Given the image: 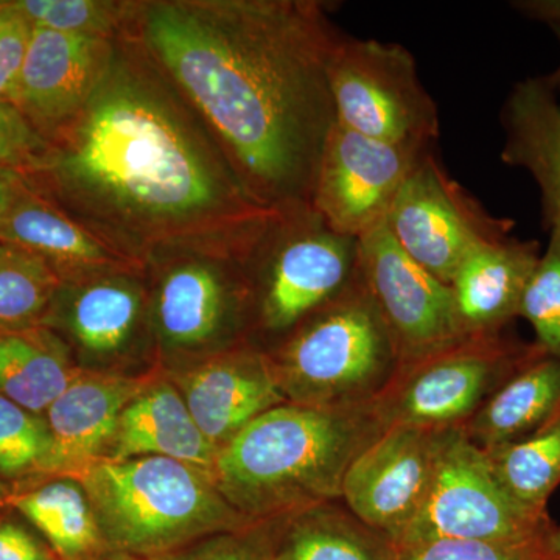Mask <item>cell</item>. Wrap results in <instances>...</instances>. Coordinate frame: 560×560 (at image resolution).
<instances>
[{
  "label": "cell",
  "instance_id": "52a82bcc",
  "mask_svg": "<svg viewBox=\"0 0 560 560\" xmlns=\"http://www.w3.org/2000/svg\"><path fill=\"white\" fill-rule=\"evenodd\" d=\"M338 124L382 142L433 147L436 102L419 79L415 57L396 43L342 33L329 65Z\"/></svg>",
  "mask_w": 560,
  "mask_h": 560
},
{
  "label": "cell",
  "instance_id": "f546056e",
  "mask_svg": "<svg viewBox=\"0 0 560 560\" xmlns=\"http://www.w3.org/2000/svg\"><path fill=\"white\" fill-rule=\"evenodd\" d=\"M49 453L44 416L0 396V477L18 482L44 478Z\"/></svg>",
  "mask_w": 560,
  "mask_h": 560
},
{
  "label": "cell",
  "instance_id": "8fae6325",
  "mask_svg": "<svg viewBox=\"0 0 560 560\" xmlns=\"http://www.w3.org/2000/svg\"><path fill=\"white\" fill-rule=\"evenodd\" d=\"M359 242L361 279L388 326L400 366L466 340L451 285L412 260L386 223Z\"/></svg>",
  "mask_w": 560,
  "mask_h": 560
},
{
  "label": "cell",
  "instance_id": "7c38bea8",
  "mask_svg": "<svg viewBox=\"0 0 560 560\" xmlns=\"http://www.w3.org/2000/svg\"><path fill=\"white\" fill-rule=\"evenodd\" d=\"M430 150L371 139L337 121L320 158L312 209L338 234L361 238L386 223L401 186Z\"/></svg>",
  "mask_w": 560,
  "mask_h": 560
},
{
  "label": "cell",
  "instance_id": "60d3db41",
  "mask_svg": "<svg viewBox=\"0 0 560 560\" xmlns=\"http://www.w3.org/2000/svg\"><path fill=\"white\" fill-rule=\"evenodd\" d=\"M547 545L552 555L560 559V529L556 530V533L548 534Z\"/></svg>",
  "mask_w": 560,
  "mask_h": 560
},
{
  "label": "cell",
  "instance_id": "3957f363",
  "mask_svg": "<svg viewBox=\"0 0 560 560\" xmlns=\"http://www.w3.org/2000/svg\"><path fill=\"white\" fill-rule=\"evenodd\" d=\"M385 429L374 404L313 408L287 401L221 448L213 482L249 522L302 514L341 499L350 464Z\"/></svg>",
  "mask_w": 560,
  "mask_h": 560
},
{
  "label": "cell",
  "instance_id": "7a4b0ae2",
  "mask_svg": "<svg viewBox=\"0 0 560 560\" xmlns=\"http://www.w3.org/2000/svg\"><path fill=\"white\" fill-rule=\"evenodd\" d=\"M132 36L220 140L254 198L312 208L337 124L329 84L342 33L311 0L132 2Z\"/></svg>",
  "mask_w": 560,
  "mask_h": 560
},
{
  "label": "cell",
  "instance_id": "ac0fdd59",
  "mask_svg": "<svg viewBox=\"0 0 560 560\" xmlns=\"http://www.w3.org/2000/svg\"><path fill=\"white\" fill-rule=\"evenodd\" d=\"M540 243L508 235L471 250L451 282L464 338L499 334L515 316L540 259Z\"/></svg>",
  "mask_w": 560,
  "mask_h": 560
},
{
  "label": "cell",
  "instance_id": "5b68a950",
  "mask_svg": "<svg viewBox=\"0 0 560 560\" xmlns=\"http://www.w3.org/2000/svg\"><path fill=\"white\" fill-rule=\"evenodd\" d=\"M271 361L287 401L313 408L374 404L400 370L388 326L361 275L302 320Z\"/></svg>",
  "mask_w": 560,
  "mask_h": 560
},
{
  "label": "cell",
  "instance_id": "277c9868",
  "mask_svg": "<svg viewBox=\"0 0 560 560\" xmlns=\"http://www.w3.org/2000/svg\"><path fill=\"white\" fill-rule=\"evenodd\" d=\"M79 481L109 550L150 559L249 523L208 474L176 459H103Z\"/></svg>",
  "mask_w": 560,
  "mask_h": 560
},
{
  "label": "cell",
  "instance_id": "f1b7e54d",
  "mask_svg": "<svg viewBox=\"0 0 560 560\" xmlns=\"http://www.w3.org/2000/svg\"><path fill=\"white\" fill-rule=\"evenodd\" d=\"M132 2L10 0V10L32 27L116 39L127 31Z\"/></svg>",
  "mask_w": 560,
  "mask_h": 560
},
{
  "label": "cell",
  "instance_id": "e0dca14e",
  "mask_svg": "<svg viewBox=\"0 0 560 560\" xmlns=\"http://www.w3.org/2000/svg\"><path fill=\"white\" fill-rule=\"evenodd\" d=\"M162 276L154 300V323L171 349H195L219 337L238 304L223 261L232 254H184Z\"/></svg>",
  "mask_w": 560,
  "mask_h": 560
},
{
  "label": "cell",
  "instance_id": "f35d334b",
  "mask_svg": "<svg viewBox=\"0 0 560 560\" xmlns=\"http://www.w3.org/2000/svg\"><path fill=\"white\" fill-rule=\"evenodd\" d=\"M95 560H150L149 558H142V556L131 555V552L109 550L101 558Z\"/></svg>",
  "mask_w": 560,
  "mask_h": 560
},
{
  "label": "cell",
  "instance_id": "ba28073f",
  "mask_svg": "<svg viewBox=\"0 0 560 560\" xmlns=\"http://www.w3.org/2000/svg\"><path fill=\"white\" fill-rule=\"evenodd\" d=\"M547 515L512 499L463 425L447 429L422 508L397 548L431 540H545Z\"/></svg>",
  "mask_w": 560,
  "mask_h": 560
},
{
  "label": "cell",
  "instance_id": "d6986e66",
  "mask_svg": "<svg viewBox=\"0 0 560 560\" xmlns=\"http://www.w3.org/2000/svg\"><path fill=\"white\" fill-rule=\"evenodd\" d=\"M501 124L506 132L501 161L536 179L545 228L560 241V102L547 77L514 84Z\"/></svg>",
  "mask_w": 560,
  "mask_h": 560
},
{
  "label": "cell",
  "instance_id": "d590c367",
  "mask_svg": "<svg viewBox=\"0 0 560 560\" xmlns=\"http://www.w3.org/2000/svg\"><path fill=\"white\" fill-rule=\"evenodd\" d=\"M0 560H60L21 523L0 518Z\"/></svg>",
  "mask_w": 560,
  "mask_h": 560
},
{
  "label": "cell",
  "instance_id": "1f68e13d",
  "mask_svg": "<svg viewBox=\"0 0 560 560\" xmlns=\"http://www.w3.org/2000/svg\"><path fill=\"white\" fill-rule=\"evenodd\" d=\"M397 560H560L547 539L525 544L442 539L397 548Z\"/></svg>",
  "mask_w": 560,
  "mask_h": 560
},
{
  "label": "cell",
  "instance_id": "cb8c5ba5",
  "mask_svg": "<svg viewBox=\"0 0 560 560\" xmlns=\"http://www.w3.org/2000/svg\"><path fill=\"white\" fill-rule=\"evenodd\" d=\"M9 506L43 534L60 560H95L109 551L90 497L75 478L47 477L11 490Z\"/></svg>",
  "mask_w": 560,
  "mask_h": 560
},
{
  "label": "cell",
  "instance_id": "2e32d148",
  "mask_svg": "<svg viewBox=\"0 0 560 560\" xmlns=\"http://www.w3.org/2000/svg\"><path fill=\"white\" fill-rule=\"evenodd\" d=\"M187 407L219 451L260 415L287 404L271 359L238 350L206 361L180 377Z\"/></svg>",
  "mask_w": 560,
  "mask_h": 560
},
{
  "label": "cell",
  "instance_id": "8992f818",
  "mask_svg": "<svg viewBox=\"0 0 560 560\" xmlns=\"http://www.w3.org/2000/svg\"><path fill=\"white\" fill-rule=\"evenodd\" d=\"M250 256L264 271L261 326L278 334L296 329L360 278L359 238L338 234L312 208L278 213Z\"/></svg>",
  "mask_w": 560,
  "mask_h": 560
},
{
  "label": "cell",
  "instance_id": "ab89813d",
  "mask_svg": "<svg viewBox=\"0 0 560 560\" xmlns=\"http://www.w3.org/2000/svg\"><path fill=\"white\" fill-rule=\"evenodd\" d=\"M551 31L555 32L556 38H558L560 46V27L551 28ZM547 80L550 81L551 86L555 88L556 91L560 90V65L558 66V69L555 70V72L550 73V75H547Z\"/></svg>",
  "mask_w": 560,
  "mask_h": 560
},
{
  "label": "cell",
  "instance_id": "9a60e30c",
  "mask_svg": "<svg viewBox=\"0 0 560 560\" xmlns=\"http://www.w3.org/2000/svg\"><path fill=\"white\" fill-rule=\"evenodd\" d=\"M145 386L138 378L80 370L44 415L50 433L44 478L80 480L105 459L121 412Z\"/></svg>",
  "mask_w": 560,
  "mask_h": 560
},
{
  "label": "cell",
  "instance_id": "ee69618b",
  "mask_svg": "<svg viewBox=\"0 0 560 560\" xmlns=\"http://www.w3.org/2000/svg\"><path fill=\"white\" fill-rule=\"evenodd\" d=\"M7 3H9V0H0V14H2L3 11H5Z\"/></svg>",
  "mask_w": 560,
  "mask_h": 560
},
{
  "label": "cell",
  "instance_id": "4dcf8cb0",
  "mask_svg": "<svg viewBox=\"0 0 560 560\" xmlns=\"http://www.w3.org/2000/svg\"><path fill=\"white\" fill-rule=\"evenodd\" d=\"M537 337V348L560 359V241L550 237L526 283L518 307Z\"/></svg>",
  "mask_w": 560,
  "mask_h": 560
},
{
  "label": "cell",
  "instance_id": "836d02e7",
  "mask_svg": "<svg viewBox=\"0 0 560 560\" xmlns=\"http://www.w3.org/2000/svg\"><path fill=\"white\" fill-rule=\"evenodd\" d=\"M32 28L24 18L10 10L9 0L5 11L0 14V101L16 105Z\"/></svg>",
  "mask_w": 560,
  "mask_h": 560
},
{
  "label": "cell",
  "instance_id": "30bf717a",
  "mask_svg": "<svg viewBox=\"0 0 560 560\" xmlns=\"http://www.w3.org/2000/svg\"><path fill=\"white\" fill-rule=\"evenodd\" d=\"M386 226L412 260L451 285L471 250L511 235L515 221L490 215L430 150L397 194Z\"/></svg>",
  "mask_w": 560,
  "mask_h": 560
},
{
  "label": "cell",
  "instance_id": "83f0119b",
  "mask_svg": "<svg viewBox=\"0 0 560 560\" xmlns=\"http://www.w3.org/2000/svg\"><path fill=\"white\" fill-rule=\"evenodd\" d=\"M62 279L31 250L0 242V329L43 326Z\"/></svg>",
  "mask_w": 560,
  "mask_h": 560
},
{
  "label": "cell",
  "instance_id": "7402d4cb",
  "mask_svg": "<svg viewBox=\"0 0 560 560\" xmlns=\"http://www.w3.org/2000/svg\"><path fill=\"white\" fill-rule=\"evenodd\" d=\"M142 315V290L125 271L62 282L43 326L62 330L84 352L109 357L127 348Z\"/></svg>",
  "mask_w": 560,
  "mask_h": 560
},
{
  "label": "cell",
  "instance_id": "6da1fadb",
  "mask_svg": "<svg viewBox=\"0 0 560 560\" xmlns=\"http://www.w3.org/2000/svg\"><path fill=\"white\" fill-rule=\"evenodd\" d=\"M28 186L132 267L162 254L249 256L265 209L198 110L120 35L86 105L57 128Z\"/></svg>",
  "mask_w": 560,
  "mask_h": 560
},
{
  "label": "cell",
  "instance_id": "603a6c76",
  "mask_svg": "<svg viewBox=\"0 0 560 560\" xmlns=\"http://www.w3.org/2000/svg\"><path fill=\"white\" fill-rule=\"evenodd\" d=\"M560 412V359L533 357L490 394L463 429L482 451L529 436Z\"/></svg>",
  "mask_w": 560,
  "mask_h": 560
},
{
  "label": "cell",
  "instance_id": "ffe728a7",
  "mask_svg": "<svg viewBox=\"0 0 560 560\" xmlns=\"http://www.w3.org/2000/svg\"><path fill=\"white\" fill-rule=\"evenodd\" d=\"M0 242L21 246L46 260L62 282L135 268L32 189L27 180L0 221Z\"/></svg>",
  "mask_w": 560,
  "mask_h": 560
},
{
  "label": "cell",
  "instance_id": "74e56055",
  "mask_svg": "<svg viewBox=\"0 0 560 560\" xmlns=\"http://www.w3.org/2000/svg\"><path fill=\"white\" fill-rule=\"evenodd\" d=\"M24 186L25 178L20 173L0 171V221L7 215Z\"/></svg>",
  "mask_w": 560,
  "mask_h": 560
},
{
  "label": "cell",
  "instance_id": "5bb4252c",
  "mask_svg": "<svg viewBox=\"0 0 560 560\" xmlns=\"http://www.w3.org/2000/svg\"><path fill=\"white\" fill-rule=\"evenodd\" d=\"M116 40L32 28L16 105L44 138L90 101L108 72Z\"/></svg>",
  "mask_w": 560,
  "mask_h": 560
},
{
  "label": "cell",
  "instance_id": "4316f807",
  "mask_svg": "<svg viewBox=\"0 0 560 560\" xmlns=\"http://www.w3.org/2000/svg\"><path fill=\"white\" fill-rule=\"evenodd\" d=\"M486 453L512 499L545 514L547 500L560 485V412L529 436Z\"/></svg>",
  "mask_w": 560,
  "mask_h": 560
},
{
  "label": "cell",
  "instance_id": "7bdbcfd3",
  "mask_svg": "<svg viewBox=\"0 0 560 560\" xmlns=\"http://www.w3.org/2000/svg\"><path fill=\"white\" fill-rule=\"evenodd\" d=\"M270 560H291L290 552L287 551V548H283L282 551L278 552V555L275 556V558H271Z\"/></svg>",
  "mask_w": 560,
  "mask_h": 560
},
{
  "label": "cell",
  "instance_id": "44dd1931",
  "mask_svg": "<svg viewBox=\"0 0 560 560\" xmlns=\"http://www.w3.org/2000/svg\"><path fill=\"white\" fill-rule=\"evenodd\" d=\"M219 452L195 422L180 390L171 383H154L121 412L105 459L161 456L189 464L213 480Z\"/></svg>",
  "mask_w": 560,
  "mask_h": 560
},
{
  "label": "cell",
  "instance_id": "9c48e42d",
  "mask_svg": "<svg viewBox=\"0 0 560 560\" xmlns=\"http://www.w3.org/2000/svg\"><path fill=\"white\" fill-rule=\"evenodd\" d=\"M533 357L499 334L466 338L425 359L401 364L374 401L385 427H460L475 415L500 381Z\"/></svg>",
  "mask_w": 560,
  "mask_h": 560
},
{
  "label": "cell",
  "instance_id": "b9f144b4",
  "mask_svg": "<svg viewBox=\"0 0 560 560\" xmlns=\"http://www.w3.org/2000/svg\"><path fill=\"white\" fill-rule=\"evenodd\" d=\"M10 495L11 489L9 486L3 485V482L0 481V511H2L3 508L9 506Z\"/></svg>",
  "mask_w": 560,
  "mask_h": 560
},
{
  "label": "cell",
  "instance_id": "d4e9b609",
  "mask_svg": "<svg viewBox=\"0 0 560 560\" xmlns=\"http://www.w3.org/2000/svg\"><path fill=\"white\" fill-rule=\"evenodd\" d=\"M79 372L49 327L0 329V396L25 410L46 415Z\"/></svg>",
  "mask_w": 560,
  "mask_h": 560
},
{
  "label": "cell",
  "instance_id": "484cf974",
  "mask_svg": "<svg viewBox=\"0 0 560 560\" xmlns=\"http://www.w3.org/2000/svg\"><path fill=\"white\" fill-rule=\"evenodd\" d=\"M287 551L291 560H397V547L350 512L331 504L294 515Z\"/></svg>",
  "mask_w": 560,
  "mask_h": 560
},
{
  "label": "cell",
  "instance_id": "d6a6232c",
  "mask_svg": "<svg viewBox=\"0 0 560 560\" xmlns=\"http://www.w3.org/2000/svg\"><path fill=\"white\" fill-rule=\"evenodd\" d=\"M49 149V140L14 103L0 101V171L31 175Z\"/></svg>",
  "mask_w": 560,
  "mask_h": 560
},
{
  "label": "cell",
  "instance_id": "4fadbf2b",
  "mask_svg": "<svg viewBox=\"0 0 560 560\" xmlns=\"http://www.w3.org/2000/svg\"><path fill=\"white\" fill-rule=\"evenodd\" d=\"M445 431L386 427L346 471L341 499L350 514L396 545L422 508Z\"/></svg>",
  "mask_w": 560,
  "mask_h": 560
},
{
  "label": "cell",
  "instance_id": "8d00e7d4",
  "mask_svg": "<svg viewBox=\"0 0 560 560\" xmlns=\"http://www.w3.org/2000/svg\"><path fill=\"white\" fill-rule=\"evenodd\" d=\"M511 7L530 21L560 27V0H517Z\"/></svg>",
  "mask_w": 560,
  "mask_h": 560
},
{
  "label": "cell",
  "instance_id": "e575fe53",
  "mask_svg": "<svg viewBox=\"0 0 560 560\" xmlns=\"http://www.w3.org/2000/svg\"><path fill=\"white\" fill-rule=\"evenodd\" d=\"M178 560H267L253 541L235 534L223 533L198 541Z\"/></svg>",
  "mask_w": 560,
  "mask_h": 560
}]
</instances>
